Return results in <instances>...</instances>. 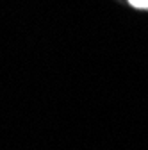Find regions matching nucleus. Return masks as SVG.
<instances>
[{"label":"nucleus","mask_w":148,"mask_h":150,"mask_svg":"<svg viewBox=\"0 0 148 150\" xmlns=\"http://www.w3.org/2000/svg\"><path fill=\"white\" fill-rule=\"evenodd\" d=\"M128 4L136 9H148V0H128Z\"/></svg>","instance_id":"obj_1"}]
</instances>
